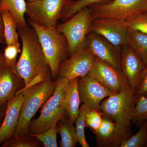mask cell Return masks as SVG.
I'll use <instances>...</instances> for the list:
<instances>
[{
	"label": "cell",
	"instance_id": "cell-17",
	"mask_svg": "<svg viewBox=\"0 0 147 147\" xmlns=\"http://www.w3.org/2000/svg\"><path fill=\"white\" fill-rule=\"evenodd\" d=\"M79 78H74L69 81L65 93L66 116L74 124L79 115L81 102L78 89Z\"/></svg>",
	"mask_w": 147,
	"mask_h": 147
},
{
	"label": "cell",
	"instance_id": "cell-8",
	"mask_svg": "<svg viewBox=\"0 0 147 147\" xmlns=\"http://www.w3.org/2000/svg\"><path fill=\"white\" fill-rule=\"evenodd\" d=\"M69 0H37L26 1V14L29 20L41 26H57L65 6Z\"/></svg>",
	"mask_w": 147,
	"mask_h": 147
},
{
	"label": "cell",
	"instance_id": "cell-21",
	"mask_svg": "<svg viewBox=\"0 0 147 147\" xmlns=\"http://www.w3.org/2000/svg\"><path fill=\"white\" fill-rule=\"evenodd\" d=\"M68 119L65 118L57 124L58 133L60 135L61 147H75L78 143L76 129Z\"/></svg>",
	"mask_w": 147,
	"mask_h": 147
},
{
	"label": "cell",
	"instance_id": "cell-28",
	"mask_svg": "<svg viewBox=\"0 0 147 147\" xmlns=\"http://www.w3.org/2000/svg\"><path fill=\"white\" fill-rule=\"evenodd\" d=\"M28 136V133L17 137H12L3 143L2 147H39L36 139Z\"/></svg>",
	"mask_w": 147,
	"mask_h": 147
},
{
	"label": "cell",
	"instance_id": "cell-15",
	"mask_svg": "<svg viewBox=\"0 0 147 147\" xmlns=\"http://www.w3.org/2000/svg\"><path fill=\"white\" fill-rule=\"evenodd\" d=\"M26 92V89L19 90L7 103L5 115L0 126V146L13 137Z\"/></svg>",
	"mask_w": 147,
	"mask_h": 147
},
{
	"label": "cell",
	"instance_id": "cell-36",
	"mask_svg": "<svg viewBox=\"0 0 147 147\" xmlns=\"http://www.w3.org/2000/svg\"><path fill=\"white\" fill-rule=\"evenodd\" d=\"M28 2H32L34 1H37V0H26Z\"/></svg>",
	"mask_w": 147,
	"mask_h": 147
},
{
	"label": "cell",
	"instance_id": "cell-14",
	"mask_svg": "<svg viewBox=\"0 0 147 147\" xmlns=\"http://www.w3.org/2000/svg\"><path fill=\"white\" fill-rule=\"evenodd\" d=\"M120 65L121 71L135 95L147 65L127 45L121 48Z\"/></svg>",
	"mask_w": 147,
	"mask_h": 147
},
{
	"label": "cell",
	"instance_id": "cell-2",
	"mask_svg": "<svg viewBox=\"0 0 147 147\" xmlns=\"http://www.w3.org/2000/svg\"><path fill=\"white\" fill-rule=\"evenodd\" d=\"M137 98L129 86L114 93L100 105L102 116L115 123L117 133L116 147L131 136V123Z\"/></svg>",
	"mask_w": 147,
	"mask_h": 147
},
{
	"label": "cell",
	"instance_id": "cell-11",
	"mask_svg": "<svg viewBox=\"0 0 147 147\" xmlns=\"http://www.w3.org/2000/svg\"><path fill=\"white\" fill-rule=\"evenodd\" d=\"M95 56L86 48L79 50L62 62L59 67L58 77L70 80L88 75L91 69Z\"/></svg>",
	"mask_w": 147,
	"mask_h": 147
},
{
	"label": "cell",
	"instance_id": "cell-27",
	"mask_svg": "<svg viewBox=\"0 0 147 147\" xmlns=\"http://www.w3.org/2000/svg\"><path fill=\"white\" fill-rule=\"evenodd\" d=\"M147 120V96L141 95L137 98L133 110L131 121L138 126Z\"/></svg>",
	"mask_w": 147,
	"mask_h": 147
},
{
	"label": "cell",
	"instance_id": "cell-4",
	"mask_svg": "<svg viewBox=\"0 0 147 147\" xmlns=\"http://www.w3.org/2000/svg\"><path fill=\"white\" fill-rule=\"evenodd\" d=\"M69 81L59 77L55 80L54 93L43 105L39 117L31 121L28 133H42L65 117V93Z\"/></svg>",
	"mask_w": 147,
	"mask_h": 147
},
{
	"label": "cell",
	"instance_id": "cell-20",
	"mask_svg": "<svg viewBox=\"0 0 147 147\" xmlns=\"http://www.w3.org/2000/svg\"><path fill=\"white\" fill-rule=\"evenodd\" d=\"M126 45L131 48L147 65V34L136 31H128Z\"/></svg>",
	"mask_w": 147,
	"mask_h": 147
},
{
	"label": "cell",
	"instance_id": "cell-9",
	"mask_svg": "<svg viewBox=\"0 0 147 147\" xmlns=\"http://www.w3.org/2000/svg\"><path fill=\"white\" fill-rule=\"evenodd\" d=\"M88 75L114 93L121 91L129 86L127 79L121 70L96 57H95Z\"/></svg>",
	"mask_w": 147,
	"mask_h": 147
},
{
	"label": "cell",
	"instance_id": "cell-18",
	"mask_svg": "<svg viewBox=\"0 0 147 147\" xmlns=\"http://www.w3.org/2000/svg\"><path fill=\"white\" fill-rule=\"evenodd\" d=\"M94 133L96 136L98 146L116 147L117 129L115 123L111 120L102 117L101 125Z\"/></svg>",
	"mask_w": 147,
	"mask_h": 147
},
{
	"label": "cell",
	"instance_id": "cell-12",
	"mask_svg": "<svg viewBox=\"0 0 147 147\" xmlns=\"http://www.w3.org/2000/svg\"><path fill=\"white\" fill-rule=\"evenodd\" d=\"M78 89L81 102L90 110L99 111L102 100L114 93L88 75L79 78Z\"/></svg>",
	"mask_w": 147,
	"mask_h": 147
},
{
	"label": "cell",
	"instance_id": "cell-25",
	"mask_svg": "<svg viewBox=\"0 0 147 147\" xmlns=\"http://www.w3.org/2000/svg\"><path fill=\"white\" fill-rule=\"evenodd\" d=\"M139 131L128 139L123 141L119 147H142L147 143V120L140 126Z\"/></svg>",
	"mask_w": 147,
	"mask_h": 147
},
{
	"label": "cell",
	"instance_id": "cell-35",
	"mask_svg": "<svg viewBox=\"0 0 147 147\" xmlns=\"http://www.w3.org/2000/svg\"><path fill=\"white\" fill-rule=\"evenodd\" d=\"M5 64L4 58L3 55L0 53V67L1 66Z\"/></svg>",
	"mask_w": 147,
	"mask_h": 147
},
{
	"label": "cell",
	"instance_id": "cell-23",
	"mask_svg": "<svg viewBox=\"0 0 147 147\" xmlns=\"http://www.w3.org/2000/svg\"><path fill=\"white\" fill-rule=\"evenodd\" d=\"M112 0H69L64 7L61 19L68 20L75 13L92 5H102Z\"/></svg>",
	"mask_w": 147,
	"mask_h": 147
},
{
	"label": "cell",
	"instance_id": "cell-10",
	"mask_svg": "<svg viewBox=\"0 0 147 147\" xmlns=\"http://www.w3.org/2000/svg\"><path fill=\"white\" fill-rule=\"evenodd\" d=\"M127 30L125 20L110 18L93 19L90 32L100 35L117 47L126 45Z\"/></svg>",
	"mask_w": 147,
	"mask_h": 147
},
{
	"label": "cell",
	"instance_id": "cell-30",
	"mask_svg": "<svg viewBox=\"0 0 147 147\" xmlns=\"http://www.w3.org/2000/svg\"><path fill=\"white\" fill-rule=\"evenodd\" d=\"M20 42L7 45L4 51L5 64L11 68L15 69L17 63V57L18 53H21Z\"/></svg>",
	"mask_w": 147,
	"mask_h": 147
},
{
	"label": "cell",
	"instance_id": "cell-31",
	"mask_svg": "<svg viewBox=\"0 0 147 147\" xmlns=\"http://www.w3.org/2000/svg\"><path fill=\"white\" fill-rule=\"evenodd\" d=\"M102 116L100 111L90 110L86 117V127H89L93 132L100 127L102 122Z\"/></svg>",
	"mask_w": 147,
	"mask_h": 147
},
{
	"label": "cell",
	"instance_id": "cell-22",
	"mask_svg": "<svg viewBox=\"0 0 147 147\" xmlns=\"http://www.w3.org/2000/svg\"><path fill=\"white\" fill-rule=\"evenodd\" d=\"M1 14L5 44L9 45L19 42L18 27L12 14L9 11L4 10L1 11Z\"/></svg>",
	"mask_w": 147,
	"mask_h": 147
},
{
	"label": "cell",
	"instance_id": "cell-16",
	"mask_svg": "<svg viewBox=\"0 0 147 147\" xmlns=\"http://www.w3.org/2000/svg\"><path fill=\"white\" fill-rule=\"evenodd\" d=\"M14 69L5 64L0 67V106L8 103L19 90L23 80Z\"/></svg>",
	"mask_w": 147,
	"mask_h": 147
},
{
	"label": "cell",
	"instance_id": "cell-24",
	"mask_svg": "<svg viewBox=\"0 0 147 147\" xmlns=\"http://www.w3.org/2000/svg\"><path fill=\"white\" fill-rule=\"evenodd\" d=\"M90 110L89 108L83 103L79 108V115L75 122L78 142L82 147H90L86 139L85 133L86 115Z\"/></svg>",
	"mask_w": 147,
	"mask_h": 147
},
{
	"label": "cell",
	"instance_id": "cell-7",
	"mask_svg": "<svg viewBox=\"0 0 147 147\" xmlns=\"http://www.w3.org/2000/svg\"><path fill=\"white\" fill-rule=\"evenodd\" d=\"M93 18H110L125 20L147 11V0H112L102 5L89 6Z\"/></svg>",
	"mask_w": 147,
	"mask_h": 147
},
{
	"label": "cell",
	"instance_id": "cell-13",
	"mask_svg": "<svg viewBox=\"0 0 147 147\" xmlns=\"http://www.w3.org/2000/svg\"><path fill=\"white\" fill-rule=\"evenodd\" d=\"M86 48L89 50L95 57L121 71L120 47L113 45L100 35L90 32L87 36Z\"/></svg>",
	"mask_w": 147,
	"mask_h": 147
},
{
	"label": "cell",
	"instance_id": "cell-29",
	"mask_svg": "<svg viewBox=\"0 0 147 147\" xmlns=\"http://www.w3.org/2000/svg\"><path fill=\"white\" fill-rule=\"evenodd\" d=\"M57 127L55 125L44 132L38 134L28 133L37 140L41 142L45 147H58L57 143Z\"/></svg>",
	"mask_w": 147,
	"mask_h": 147
},
{
	"label": "cell",
	"instance_id": "cell-33",
	"mask_svg": "<svg viewBox=\"0 0 147 147\" xmlns=\"http://www.w3.org/2000/svg\"><path fill=\"white\" fill-rule=\"evenodd\" d=\"M5 43V40L4 34V25L3 21L1 12L0 11V43Z\"/></svg>",
	"mask_w": 147,
	"mask_h": 147
},
{
	"label": "cell",
	"instance_id": "cell-19",
	"mask_svg": "<svg viewBox=\"0 0 147 147\" xmlns=\"http://www.w3.org/2000/svg\"><path fill=\"white\" fill-rule=\"evenodd\" d=\"M26 8L25 0H0V11H10L16 21L18 29L28 26L25 18Z\"/></svg>",
	"mask_w": 147,
	"mask_h": 147
},
{
	"label": "cell",
	"instance_id": "cell-32",
	"mask_svg": "<svg viewBox=\"0 0 147 147\" xmlns=\"http://www.w3.org/2000/svg\"><path fill=\"white\" fill-rule=\"evenodd\" d=\"M141 95L147 96V65L142 74L140 85L135 94L137 98Z\"/></svg>",
	"mask_w": 147,
	"mask_h": 147
},
{
	"label": "cell",
	"instance_id": "cell-6",
	"mask_svg": "<svg viewBox=\"0 0 147 147\" xmlns=\"http://www.w3.org/2000/svg\"><path fill=\"white\" fill-rule=\"evenodd\" d=\"M93 19L91 9L87 7L76 12L67 21L56 26L58 31L65 37L69 56L86 48L87 36Z\"/></svg>",
	"mask_w": 147,
	"mask_h": 147
},
{
	"label": "cell",
	"instance_id": "cell-26",
	"mask_svg": "<svg viewBox=\"0 0 147 147\" xmlns=\"http://www.w3.org/2000/svg\"><path fill=\"white\" fill-rule=\"evenodd\" d=\"M125 22L127 31H136L147 34V11L129 17Z\"/></svg>",
	"mask_w": 147,
	"mask_h": 147
},
{
	"label": "cell",
	"instance_id": "cell-1",
	"mask_svg": "<svg viewBox=\"0 0 147 147\" xmlns=\"http://www.w3.org/2000/svg\"><path fill=\"white\" fill-rule=\"evenodd\" d=\"M18 32L22 49L14 69L23 79L25 89L37 79H45L51 72L34 29L28 26Z\"/></svg>",
	"mask_w": 147,
	"mask_h": 147
},
{
	"label": "cell",
	"instance_id": "cell-5",
	"mask_svg": "<svg viewBox=\"0 0 147 147\" xmlns=\"http://www.w3.org/2000/svg\"><path fill=\"white\" fill-rule=\"evenodd\" d=\"M36 32L45 59L54 81L58 78L60 65L68 54V45L65 37L58 31L56 26L46 28L28 20Z\"/></svg>",
	"mask_w": 147,
	"mask_h": 147
},
{
	"label": "cell",
	"instance_id": "cell-34",
	"mask_svg": "<svg viewBox=\"0 0 147 147\" xmlns=\"http://www.w3.org/2000/svg\"><path fill=\"white\" fill-rule=\"evenodd\" d=\"M5 110H2L0 111V126L3 122V119L5 115Z\"/></svg>",
	"mask_w": 147,
	"mask_h": 147
},
{
	"label": "cell",
	"instance_id": "cell-3",
	"mask_svg": "<svg viewBox=\"0 0 147 147\" xmlns=\"http://www.w3.org/2000/svg\"><path fill=\"white\" fill-rule=\"evenodd\" d=\"M55 88V81L50 74L42 82L25 89L26 93L13 137L28 133L29 124L33 117L53 95Z\"/></svg>",
	"mask_w": 147,
	"mask_h": 147
}]
</instances>
